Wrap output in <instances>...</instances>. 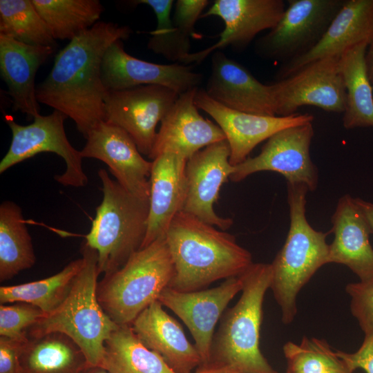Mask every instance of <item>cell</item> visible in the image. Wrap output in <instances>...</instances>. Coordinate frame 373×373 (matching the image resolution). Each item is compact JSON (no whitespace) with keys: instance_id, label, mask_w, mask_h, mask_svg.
Masks as SVG:
<instances>
[{"instance_id":"cell-3","label":"cell","mask_w":373,"mask_h":373,"mask_svg":"<svg viewBox=\"0 0 373 373\" xmlns=\"http://www.w3.org/2000/svg\"><path fill=\"white\" fill-rule=\"evenodd\" d=\"M81 251L83 265L64 301L44 315L28 330L29 338L50 333L69 337L82 351L88 367H101L105 343L118 327L104 311L97 297L99 275L96 251L85 242Z\"/></svg>"},{"instance_id":"cell-43","label":"cell","mask_w":373,"mask_h":373,"mask_svg":"<svg viewBox=\"0 0 373 373\" xmlns=\"http://www.w3.org/2000/svg\"><path fill=\"white\" fill-rule=\"evenodd\" d=\"M84 373H108L102 367H88Z\"/></svg>"},{"instance_id":"cell-26","label":"cell","mask_w":373,"mask_h":373,"mask_svg":"<svg viewBox=\"0 0 373 373\" xmlns=\"http://www.w3.org/2000/svg\"><path fill=\"white\" fill-rule=\"evenodd\" d=\"M88 367L81 349L67 336L50 333L29 338L18 373H84Z\"/></svg>"},{"instance_id":"cell-22","label":"cell","mask_w":373,"mask_h":373,"mask_svg":"<svg viewBox=\"0 0 373 373\" xmlns=\"http://www.w3.org/2000/svg\"><path fill=\"white\" fill-rule=\"evenodd\" d=\"M186 162L172 152L152 160L147 229L141 249L165 237L175 215L183 211L187 193Z\"/></svg>"},{"instance_id":"cell-32","label":"cell","mask_w":373,"mask_h":373,"mask_svg":"<svg viewBox=\"0 0 373 373\" xmlns=\"http://www.w3.org/2000/svg\"><path fill=\"white\" fill-rule=\"evenodd\" d=\"M0 34L28 45L57 46L32 0L0 1Z\"/></svg>"},{"instance_id":"cell-6","label":"cell","mask_w":373,"mask_h":373,"mask_svg":"<svg viewBox=\"0 0 373 373\" xmlns=\"http://www.w3.org/2000/svg\"><path fill=\"white\" fill-rule=\"evenodd\" d=\"M97 174L103 197L84 242L96 251L99 272L104 276L121 268L141 249L147 229L149 200L129 193L104 169Z\"/></svg>"},{"instance_id":"cell-8","label":"cell","mask_w":373,"mask_h":373,"mask_svg":"<svg viewBox=\"0 0 373 373\" xmlns=\"http://www.w3.org/2000/svg\"><path fill=\"white\" fill-rule=\"evenodd\" d=\"M345 0H289L276 25L254 44L262 59L287 62L314 48Z\"/></svg>"},{"instance_id":"cell-13","label":"cell","mask_w":373,"mask_h":373,"mask_svg":"<svg viewBox=\"0 0 373 373\" xmlns=\"http://www.w3.org/2000/svg\"><path fill=\"white\" fill-rule=\"evenodd\" d=\"M285 3L283 0H216L200 19L216 16L224 22L219 39L212 46L184 56L179 63H201L208 55L227 47L241 50L258 34L273 28L281 18Z\"/></svg>"},{"instance_id":"cell-41","label":"cell","mask_w":373,"mask_h":373,"mask_svg":"<svg viewBox=\"0 0 373 373\" xmlns=\"http://www.w3.org/2000/svg\"><path fill=\"white\" fill-rule=\"evenodd\" d=\"M356 202L362 211L373 234V203L356 198Z\"/></svg>"},{"instance_id":"cell-20","label":"cell","mask_w":373,"mask_h":373,"mask_svg":"<svg viewBox=\"0 0 373 373\" xmlns=\"http://www.w3.org/2000/svg\"><path fill=\"white\" fill-rule=\"evenodd\" d=\"M198 88L179 95L160 122L149 158L153 160L163 153L172 152L188 160L207 146L226 140L218 125L199 113L195 104Z\"/></svg>"},{"instance_id":"cell-18","label":"cell","mask_w":373,"mask_h":373,"mask_svg":"<svg viewBox=\"0 0 373 373\" xmlns=\"http://www.w3.org/2000/svg\"><path fill=\"white\" fill-rule=\"evenodd\" d=\"M229 155V144L223 140L198 151L187 160L185 168L187 193L183 211L224 231L233 220L217 215L213 205L222 185L234 171Z\"/></svg>"},{"instance_id":"cell-21","label":"cell","mask_w":373,"mask_h":373,"mask_svg":"<svg viewBox=\"0 0 373 373\" xmlns=\"http://www.w3.org/2000/svg\"><path fill=\"white\" fill-rule=\"evenodd\" d=\"M373 39V0H345L318 43L304 55L283 63L276 81L316 60L340 57L347 50Z\"/></svg>"},{"instance_id":"cell-4","label":"cell","mask_w":373,"mask_h":373,"mask_svg":"<svg viewBox=\"0 0 373 373\" xmlns=\"http://www.w3.org/2000/svg\"><path fill=\"white\" fill-rule=\"evenodd\" d=\"M240 276L241 296L220 319L208 363L226 365L243 373H278L260 349L262 305L271 283V264L253 262Z\"/></svg>"},{"instance_id":"cell-7","label":"cell","mask_w":373,"mask_h":373,"mask_svg":"<svg viewBox=\"0 0 373 373\" xmlns=\"http://www.w3.org/2000/svg\"><path fill=\"white\" fill-rule=\"evenodd\" d=\"M175 274L165 239L159 238L134 253L117 271L97 283V300L118 325H130L152 303L158 300Z\"/></svg>"},{"instance_id":"cell-27","label":"cell","mask_w":373,"mask_h":373,"mask_svg":"<svg viewBox=\"0 0 373 373\" xmlns=\"http://www.w3.org/2000/svg\"><path fill=\"white\" fill-rule=\"evenodd\" d=\"M367 43L347 50L339 57L338 65L346 88L343 125L346 129L373 127V95L368 79L365 53Z\"/></svg>"},{"instance_id":"cell-10","label":"cell","mask_w":373,"mask_h":373,"mask_svg":"<svg viewBox=\"0 0 373 373\" xmlns=\"http://www.w3.org/2000/svg\"><path fill=\"white\" fill-rule=\"evenodd\" d=\"M179 95L160 85L107 91L104 121L124 129L140 152L149 156L157 136V126Z\"/></svg>"},{"instance_id":"cell-2","label":"cell","mask_w":373,"mask_h":373,"mask_svg":"<svg viewBox=\"0 0 373 373\" xmlns=\"http://www.w3.org/2000/svg\"><path fill=\"white\" fill-rule=\"evenodd\" d=\"M165 239L175 268L169 287L178 291H198L239 276L253 263L251 253L234 236L184 211L175 215Z\"/></svg>"},{"instance_id":"cell-36","label":"cell","mask_w":373,"mask_h":373,"mask_svg":"<svg viewBox=\"0 0 373 373\" xmlns=\"http://www.w3.org/2000/svg\"><path fill=\"white\" fill-rule=\"evenodd\" d=\"M346 292L351 298L350 310L364 334L373 332V281L349 283Z\"/></svg>"},{"instance_id":"cell-30","label":"cell","mask_w":373,"mask_h":373,"mask_svg":"<svg viewBox=\"0 0 373 373\" xmlns=\"http://www.w3.org/2000/svg\"><path fill=\"white\" fill-rule=\"evenodd\" d=\"M83 265V258L68 263L59 272L44 279L0 287V303L23 302L39 308L45 315L54 312L68 295Z\"/></svg>"},{"instance_id":"cell-35","label":"cell","mask_w":373,"mask_h":373,"mask_svg":"<svg viewBox=\"0 0 373 373\" xmlns=\"http://www.w3.org/2000/svg\"><path fill=\"white\" fill-rule=\"evenodd\" d=\"M45 314L37 307L23 302L0 305V336L22 340L28 330Z\"/></svg>"},{"instance_id":"cell-28","label":"cell","mask_w":373,"mask_h":373,"mask_svg":"<svg viewBox=\"0 0 373 373\" xmlns=\"http://www.w3.org/2000/svg\"><path fill=\"white\" fill-rule=\"evenodd\" d=\"M36 261L31 236L21 207L12 201L0 205V281L11 279Z\"/></svg>"},{"instance_id":"cell-16","label":"cell","mask_w":373,"mask_h":373,"mask_svg":"<svg viewBox=\"0 0 373 373\" xmlns=\"http://www.w3.org/2000/svg\"><path fill=\"white\" fill-rule=\"evenodd\" d=\"M83 158L105 163L116 181L133 195L149 200L152 161L142 157L131 137L122 128L102 121L86 136Z\"/></svg>"},{"instance_id":"cell-34","label":"cell","mask_w":373,"mask_h":373,"mask_svg":"<svg viewBox=\"0 0 373 373\" xmlns=\"http://www.w3.org/2000/svg\"><path fill=\"white\" fill-rule=\"evenodd\" d=\"M283 351L285 373H351L325 339L305 336L299 344L287 342Z\"/></svg>"},{"instance_id":"cell-24","label":"cell","mask_w":373,"mask_h":373,"mask_svg":"<svg viewBox=\"0 0 373 373\" xmlns=\"http://www.w3.org/2000/svg\"><path fill=\"white\" fill-rule=\"evenodd\" d=\"M155 300L144 309L131 327L142 343L159 354L175 373H191L201 364L195 345L181 325Z\"/></svg>"},{"instance_id":"cell-25","label":"cell","mask_w":373,"mask_h":373,"mask_svg":"<svg viewBox=\"0 0 373 373\" xmlns=\"http://www.w3.org/2000/svg\"><path fill=\"white\" fill-rule=\"evenodd\" d=\"M55 48L32 46L0 34V72L12 110L35 118L40 115L35 79L37 71Z\"/></svg>"},{"instance_id":"cell-38","label":"cell","mask_w":373,"mask_h":373,"mask_svg":"<svg viewBox=\"0 0 373 373\" xmlns=\"http://www.w3.org/2000/svg\"><path fill=\"white\" fill-rule=\"evenodd\" d=\"M336 353L351 373L357 369L373 373V332L365 335L361 345L355 352L337 350Z\"/></svg>"},{"instance_id":"cell-29","label":"cell","mask_w":373,"mask_h":373,"mask_svg":"<svg viewBox=\"0 0 373 373\" xmlns=\"http://www.w3.org/2000/svg\"><path fill=\"white\" fill-rule=\"evenodd\" d=\"M102 367L108 373H175L138 339L130 325H119L105 343Z\"/></svg>"},{"instance_id":"cell-39","label":"cell","mask_w":373,"mask_h":373,"mask_svg":"<svg viewBox=\"0 0 373 373\" xmlns=\"http://www.w3.org/2000/svg\"><path fill=\"white\" fill-rule=\"evenodd\" d=\"M28 338L17 340L0 336V373H18L19 358Z\"/></svg>"},{"instance_id":"cell-33","label":"cell","mask_w":373,"mask_h":373,"mask_svg":"<svg viewBox=\"0 0 373 373\" xmlns=\"http://www.w3.org/2000/svg\"><path fill=\"white\" fill-rule=\"evenodd\" d=\"M134 4H144L154 12L157 25L151 32L147 48L166 59L179 63L181 59L190 53L192 35L183 27L173 22L171 11L175 1L173 0H139Z\"/></svg>"},{"instance_id":"cell-5","label":"cell","mask_w":373,"mask_h":373,"mask_svg":"<svg viewBox=\"0 0 373 373\" xmlns=\"http://www.w3.org/2000/svg\"><path fill=\"white\" fill-rule=\"evenodd\" d=\"M290 225L285 244L272 262L270 286L281 311L282 322L291 323L296 314L300 289L323 265L328 264L330 233L314 229L306 218L307 186L287 182Z\"/></svg>"},{"instance_id":"cell-12","label":"cell","mask_w":373,"mask_h":373,"mask_svg":"<svg viewBox=\"0 0 373 373\" xmlns=\"http://www.w3.org/2000/svg\"><path fill=\"white\" fill-rule=\"evenodd\" d=\"M338 59L339 57H329L316 60L272 84L276 116L293 115L305 105L343 113L347 94Z\"/></svg>"},{"instance_id":"cell-37","label":"cell","mask_w":373,"mask_h":373,"mask_svg":"<svg viewBox=\"0 0 373 373\" xmlns=\"http://www.w3.org/2000/svg\"><path fill=\"white\" fill-rule=\"evenodd\" d=\"M207 0H178L175 2V10L172 17L173 22L180 25L189 32L192 36L198 38L195 31V25L200 19L203 10L209 5Z\"/></svg>"},{"instance_id":"cell-11","label":"cell","mask_w":373,"mask_h":373,"mask_svg":"<svg viewBox=\"0 0 373 373\" xmlns=\"http://www.w3.org/2000/svg\"><path fill=\"white\" fill-rule=\"evenodd\" d=\"M314 133L312 122L275 133L258 155L234 166L229 180L238 182L256 172L269 171L283 175L289 183L303 184L314 191L318 184V171L309 151Z\"/></svg>"},{"instance_id":"cell-9","label":"cell","mask_w":373,"mask_h":373,"mask_svg":"<svg viewBox=\"0 0 373 373\" xmlns=\"http://www.w3.org/2000/svg\"><path fill=\"white\" fill-rule=\"evenodd\" d=\"M67 116L54 110L48 115H38L32 123L21 125L12 117L4 119L12 131L9 149L0 162V173L35 155L54 153L65 161L66 169L55 180L65 186L82 187L88 182L84 172L80 151L75 149L67 138L64 121Z\"/></svg>"},{"instance_id":"cell-42","label":"cell","mask_w":373,"mask_h":373,"mask_svg":"<svg viewBox=\"0 0 373 373\" xmlns=\"http://www.w3.org/2000/svg\"><path fill=\"white\" fill-rule=\"evenodd\" d=\"M365 64L368 79L373 87V39L369 44L366 50Z\"/></svg>"},{"instance_id":"cell-1","label":"cell","mask_w":373,"mask_h":373,"mask_svg":"<svg viewBox=\"0 0 373 373\" xmlns=\"http://www.w3.org/2000/svg\"><path fill=\"white\" fill-rule=\"evenodd\" d=\"M132 33L126 26L98 21L72 39L55 56L46 79L37 86L39 103L58 111L75 123L84 137L105 119L107 93L102 79V63L115 41Z\"/></svg>"},{"instance_id":"cell-15","label":"cell","mask_w":373,"mask_h":373,"mask_svg":"<svg viewBox=\"0 0 373 373\" xmlns=\"http://www.w3.org/2000/svg\"><path fill=\"white\" fill-rule=\"evenodd\" d=\"M195 104L208 114L221 128L229 144V162L235 166L249 157L260 143L289 127L313 122L309 113L288 116H264L229 108L211 98L204 88H198Z\"/></svg>"},{"instance_id":"cell-19","label":"cell","mask_w":373,"mask_h":373,"mask_svg":"<svg viewBox=\"0 0 373 373\" xmlns=\"http://www.w3.org/2000/svg\"><path fill=\"white\" fill-rule=\"evenodd\" d=\"M207 95L222 105L250 114L276 116L273 84H264L243 65L218 50L212 53Z\"/></svg>"},{"instance_id":"cell-14","label":"cell","mask_w":373,"mask_h":373,"mask_svg":"<svg viewBox=\"0 0 373 373\" xmlns=\"http://www.w3.org/2000/svg\"><path fill=\"white\" fill-rule=\"evenodd\" d=\"M242 287L239 276L225 279L216 287L195 291H178L167 287L159 296L157 300L188 327L201 358L200 365L209 362L215 327L229 303Z\"/></svg>"},{"instance_id":"cell-40","label":"cell","mask_w":373,"mask_h":373,"mask_svg":"<svg viewBox=\"0 0 373 373\" xmlns=\"http://www.w3.org/2000/svg\"><path fill=\"white\" fill-rule=\"evenodd\" d=\"M191 373H243L226 365L207 363L199 365Z\"/></svg>"},{"instance_id":"cell-31","label":"cell","mask_w":373,"mask_h":373,"mask_svg":"<svg viewBox=\"0 0 373 373\" xmlns=\"http://www.w3.org/2000/svg\"><path fill=\"white\" fill-rule=\"evenodd\" d=\"M53 38L71 41L97 23L104 11L99 0H32Z\"/></svg>"},{"instance_id":"cell-17","label":"cell","mask_w":373,"mask_h":373,"mask_svg":"<svg viewBox=\"0 0 373 373\" xmlns=\"http://www.w3.org/2000/svg\"><path fill=\"white\" fill-rule=\"evenodd\" d=\"M102 79L107 91L142 85H160L178 94L198 88L203 75L180 63L160 64L135 57L126 52L122 40L113 43L102 63Z\"/></svg>"},{"instance_id":"cell-23","label":"cell","mask_w":373,"mask_h":373,"mask_svg":"<svg viewBox=\"0 0 373 373\" xmlns=\"http://www.w3.org/2000/svg\"><path fill=\"white\" fill-rule=\"evenodd\" d=\"M334 238L329 245V263L347 266L361 282L373 281V248L370 226L355 198L348 194L338 201L332 216Z\"/></svg>"}]
</instances>
